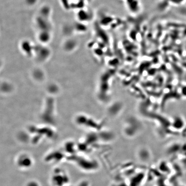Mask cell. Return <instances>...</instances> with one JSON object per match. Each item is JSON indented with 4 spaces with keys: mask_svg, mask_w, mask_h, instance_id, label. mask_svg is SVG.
Returning a JSON list of instances; mask_svg holds the SVG:
<instances>
[{
    "mask_svg": "<svg viewBox=\"0 0 186 186\" xmlns=\"http://www.w3.org/2000/svg\"><path fill=\"white\" fill-rule=\"evenodd\" d=\"M18 166L21 169H28L32 166L33 159L31 156L26 154H22L17 158Z\"/></svg>",
    "mask_w": 186,
    "mask_h": 186,
    "instance_id": "cell-1",
    "label": "cell"
},
{
    "mask_svg": "<svg viewBox=\"0 0 186 186\" xmlns=\"http://www.w3.org/2000/svg\"><path fill=\"white\" fill-rule=\"evenodd\" d=\"M26 186H40L37 182L35 181H30L27 183Z\"/></svg>",
    "mask_w": 186,
    "mask_h": 186,
    "instance_id": "cell-2",
    "label": "cell"
},
{
    "mask_svg": "<svg viewBox=\"0 0 186 186\" xmlns=\"http://www.w3.org/2000/svg\"><path fill=\"white\" fill-rule=\"evenodd\" d=\"M183 94H184V95H186V87H185V88H183Z\"/></svg>",
    "mask_w": 186,
    "mask_h": 186,
    "instance_id": "cell-3",
    "label": "cell"
}]
</instances>
